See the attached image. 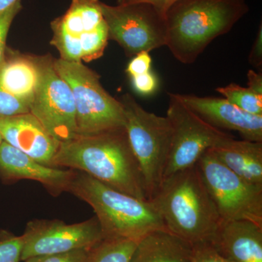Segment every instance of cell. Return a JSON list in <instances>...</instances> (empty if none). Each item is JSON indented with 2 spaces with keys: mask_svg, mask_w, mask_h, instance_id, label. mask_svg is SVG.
Returning <instances> with one entry per match:
<instances>
[{
  "mask_svg": "<svg viewBox=\"0 0 262 262\" xmlns=\"http://www.w3.org/2000/svg\"><path fill=\"white\" fill-rule=\"evenodd\" d=\"M53 167L88 174L98 182L143 201H149L139 164L125 128L81 136L60 144Z\"/></svg>",
  "mask_w": 262,
  "mask_h": 262,
  "instance_id": "cell-1",
  "label": "cell"
},
{
  "mask_svg": "<svg viewBox=\"0 0 262 262\" xmlns=\"http://www.w3.org/2000/svg\"><path fill=\"white\" fill-rule=\"evenodd\" d=\"M149 201L165 228L193 246L211 243L222 222L196 165L164 179Z\"/></svg>",
  "mask_w": 262,
  "mask_h": 262,
  "instance_id": "cell-2",
  "label": "cell"
},
{
  "mask_svg": "<svg viewBox=\"0 0 262 262\" xmlns=\"http://www.w3.org/2000/svg\"><path fill=\"white\" fill-rule=\"evenodd\" d=\"M248 11L245 0H177L165 13L166 46L181 63L190 64Z\"/></svg>",
  "mask_w": 262,
  "mask_h": 262,
  "instance_id": "cell-3",
  "label": "cell"
},
{
  "mask_svg": "<svg viewBox=\"0 0 262 262\" xmlns=\"http://www.w3.org/2000/svg\"><path fill=\"white\" fill-rule=\"evenodd\" d=\"M68 192L92 207L105 239L139 242L153 231L166 229L151 202L117 190L83 172L75 170Z\"/></svg>",
  "mask_w": 262,
  "mask_h": 262,
  "instance_id": "cell-4",
  "label": "cell"
},
{
  "mask_svg": "<svg viewBox=\"0 0 262 262\" xmlns=\"http://www.w3.org/2000/svg\"><path fill=\"white\" fill-rule=\"evenodd\" d=\"M53 65L73 95L76 136L97 135L125 128L121 103L103 89L97 73L81 62L61 58L54 60Z\"/></svg>",
  "mask_w": 262,
  "mask_h": 262,
  "instance_id": "cell-5",
  "label": "cell"
},
{
  "mask_svg": "<svg viewBox=\"0 0 262 262\" xmlns=\"http://www.w3.org/2000/svg\"><path fill=\"white\" fill-rule=\"evenodd\" d=\"M125 118L127 139L144 177L150 201L163 182L173 130L167 117L146 111L130 94L119 99Z\"/></svg>",
  "mask_w": 262,
  "mask_h": 262,
  "instance_id": "cell-6",
  "label": "cell"
},
{
  "mask_svg": "<svg viewBox=\"0 0 262 262\" xmlns=\"http://www.w3.org/2000/svg\"><path fill=\"white\" fill-rule=\"evenodd\" d=\"M51 44L65 61H91L102 56L108 31L99 0H72L70 8L51 24Z\"/></svg>",
  "mask_w": 262,
  "mask_h": 262,
  "instance_id": "cell-7",
  "label": "cell"
},
{
  "mask_svg": "<svg viewBox=\"0 0 262 262\" xmlns=\"http://www.w3.org/2000/svg\"><path fill=\"white\" fill-rule=\"evenodd\" d=\"M196 165L222 222L246 220L262 226V187L234 173L210 149Z\"/></svg>",
  "mask_w": 262,
  "mask_h": 262,
  "instance_id": "cell-8",
  "label": "cell"
},
{
  "mask_svg": "<svg viewBox=\"0 0 262 262\" xmlns=\"http://www.w3.org/2000/svg\"><path fill=\"white\" fill-rule=\"evenodd\" d=\"M168 96L170 101L166 117L173 134L163 179L194 166L208 150L233 138L203 120L175 94L169 93Z\"/></svg>",
  "mask_w": 262,
  "mask_h": 262,
  "instance_id": "cell-9",
  "label": "cell"
},
{
  "mask_svg": "<svg viewBox=\"0 0 262 262\" xmlns=\"http://www.w3.org/2000/svg\"><path fill=\"white\" fill-rule=\"evenodd\" d=\"M108 39L116 41L128 56L166 46L165 18L146 3L112 6L101 2Z\"/></svg>",
  "mask_w": 262,
  "mask_h": 262,
  "instance_id": "cell-10",
  "label": "cell"
},
{
  "mask_svg": "<svg viewBox=\"0 0 262 262\" xmlns=\"http://www.w3.org/2000/svg\"><path fill=\"white\" fill-rule=\"evenodd\" d=\"M36 61L39 82L29 105V113L61 144L76 136L73 95L70 86L55 70L50 58H37Z\"/></svg>",
  "mask_w": 262,
  "mask_h": 262,
  "instance_id": "cell-11",
  "label": "cell"
},
{
  "mask_svg": "<svg viewBox=\"0 0 262 262\" xmlns=\"http://www.w3.org/2000/svg\"><path fill=\"white\" fill-rule=\"evenodd\" d=\"M22 236L21 261L34 256L91 249L105 239L96 217L72 225L59 220L30 221Z\"/></svg>",
  "mask_w": 262,
  "mask_h": 262,
  "instance_id": "cell-12",
  "label": "cell"
},
{
  "mask_svg": "<svg viewBox=\"0 0 262 262\" xmlns=\"http://www.w3.org/2000/svg\"><path fill=\"white\" fill-rule=\"evenodd\" d=\"M175 94L188 108L213 127L237 131L244 140L262 142V115L246 113L225 98Z\"/></svg>",
  "mask_w": 262,
  "mask_h": 262,
  "instance_id": "cell-13",
  "label": "cell"
},
{
  "mask_svg": "<svg viewBox=\"0 0 262 262\" xmlns=\"http://www.w3.org/2000/svg\"><path fill=\"white\" fill-rule=\"evenodd\" d=\"M0 134L5 142L39 163L53 167L60 143L32 114L0 117Z\"/></svg>",
  "mask_w": 262,
  "mask_h": 262,
  "instance_id": "cell-14",
  "label": "cell"
},
{
  "mask_svg": "<svg viewBox=\"0 0 262 262\" xmlns=\"http://www.w3.org/2000/svg\"><path fill=\"white\" fill-rule=\"evenodd\" d=\"M0 173L12 180L36 181L55 194L68 192L75 170L48 166L3 141L0 146Z\"/></svg>",
  "mask_w": 262,
  "mask_h": 262,
  "instance_id": "cell-15",
  "label": "cell"
},
{
  "mask_svg": "<svg viewBox=\"0 0 262 262\" xmlns=\"http://www.w3.org/2000/svg\"><path fill=\"white\" fill-rule=\"evenodd\" d=\"M211 244L230 262H262V226L252 222H222Z\"/></svg>",
  "mask_w": 262,
  "mask_h": 262,
  "instance_id": "cell-16",
  "label": "cell"
},
{
  "mask_svg": "<svg viewBox=\"0 0 262 262\" xmlns=\"http://www.w3.org/2000/svg\"><path fill=\"white\" fill-rule=\"evenodd\" d=\"M210 150L234 173L262 187V142L235 140L233 137Z\"/></svg>",
  "mask_w": 262,
  "mask_h": 262,
  "instance_id": "cell-17",
  "label": "cell"
},
{
  "mask_svg": "<svg viewBox=\"0 0 262 262\" xmlns=\"http://www.w3.org/2000/svg\"><path fill=\"white\" fill-rule=\"evenodd\" d=\"M193 248L168 229H158L137 243L130 262H189Z\"/></svg>",
  "mask_w": 262,
  "mask_h": 262,
  "instance_id": "cell-18",
  "label": "cell"
},
{
  "mask_svg": "<svg viewBox=\"0 0 262 262\" xmlns=\"http://www.w3.org/2000/svg\"><path fill=\"white\" fill-rule=\"evenodd\" d=\"M39 82L36 58L18 56L0 65V88L30 105Z\"/></svg>",
  "mask_w": 262,
  "mask_h": 262,
  "instance_id": "cell-19",
  "label": "cell"
},
{
  "mask_svg": "<svg viewBox=\"0 0 262 262\" xmlns=\"http://www.w3.org/2000/svg\"><path fill=\"white\" fill-rule=\"evenodd\" d=\"M137 243L124 239H103L93 248L91 262H130Z\"/></svg>",
  "mask_w": 262,
  "mask_h": 262,
  "instance_id": "cell-20",
  "label": "cell"
},
{
  "mask_svg": "<svg viewBox=\"0 0 262 262\" xmlns=\"http://www.w3.org/2000/svg\"><path fill=\"white\" fill-rule=\"evenodd\" d=\"M220 94L246 113L253 115H262V96L253 92L249 88L237 84H230L216 89Z\"/></svg>",
  "mask_w": 262,
  "mask_h": 262,
  "instance_id": "cell-21",
  "label": "cell"
},
{
  "mask_svg": "<svg viewBox=\"0 0 262 262\" xmlns=\"http://www.w3.org/2000/svg\"><path fill=\"white\" fill-rule=\"evenodd\" d=\"M23 236L3 232L0 234V262L21 261Z\"/></svg>",
  "mask_w": 262,
  "mask_h": 262,
  "instance_id": "cell-22",
  "label": "cell"
},
{
  "mask_svg": "<svg viewBox=\"0 0 262 262\" xmlns=\"http://www.w3.org/2000/svg\"><path fill=\"white\" fill-rule=\"evenodd\" d=\"M29 113V103L19 99L0 88V117Z\"/></svg>",
  "mask_w": 262,
  "mask_h": 262,
  "instance_id": "cell-23",
  "label": "cell"
},
{
  "mask_svg": "<svg viewBox=\"0 0 262 262\" xmlns=\"http://www.w3.org/2000/svg\"><path fill=\"white\" fill-rule=\"evenodd\" d=\"M93 248L77 249L68 252L34 256L28 258L24 262H91Z\"/></svg>",
  "mask_w": 262,
  "mask_h": 262,
  "instance_id": "cell-24",
  "label": "cell"
},
{
  "mask_svg": "<svg viewBox=\"0 0 262 262\" xmlns=\"http://www.w3.org/2000/svg\"><path fill=\"white\" fill-rule=\"evenodd\" d=\"M21 2L20 0H18L15 4L0 14V65L5 60L7 37H8L10 26L13 23L15 16L21 10Z\"/></svg>",
  "mask_w": 262,
  "mask_h": 262,
  "instance_id": "cell-25",
  "label": "cell"
},
{
  "mask_svg": "<svg viewBox=\"0 0 262 262\" xmlns=\"http://www.w3.org/2000/svg\"><path fill=\"white\" fill-rule=\"evenodd\" d=\"M189 262H230L224 257L211 243L194 245Z\"/></svg>",
  "mask_w": 262,
  "mask_h": 262,
  "instance_id": "cell-26",
  "label": "cell"
},
{
  "mask_svg": "<svg viewBox=\"0 0 262 262\" xmlns=\"http://www.w3.org/2000/svg\"><path fill=\"white\" fill-rule=\"evenodd\" d=\"M131 80L136 92L145 96L153 94L158 87V78L151 72L131 77Z\"/></svg>",
  "mask_w": 262,
  "mask_h": 262,
  "instance_id": "cell-27",
  "label": "cell"
},
{
  "mask_svg": "<svg viewBox=\"0 0 262 262\" xmlns=\"http://www.w3.org/2000/svg\"><path fill=\"white\" fill-rule=\"evenodd\" d=\"M151 58L148 52H141L134 56L127 65L126 72L130 77L150 72Z\"/></svg>",
  "mask_w": 262,
  "mask_h": 262,
  "instance_id": "cell-28",
  "label": "cell"
},
{
  "mask_svg": "<svg viewBox=\"0 0 262 262\" xmlns=\"http://www.w3.org/2000/svg\"><path fill=\"white\" fill-rule=\"evenodd\" d=\"M248 61L256 68H261L262 66V27L260 24L259 28L253 43L252 49L248 57Z\"/></svg>",
  "mask_w": 262,
  "mask_h": 262,
  "instance_id": "cell-29",
  "label": "cell"
},
{
  "mask_svg": "<svg viewBox=\"0 0 262 262\" xmlns=\"http://www.w3.org/2000/svg\"><path fill=\"white\" fill-rule=\"evenodd\" d=\"M177 0H117V5H125L134 4V3H146L151 4L157 10L165 16V13Z\"/></svg>",
  "mask_w": 262,
  "mask_h": 262,
  "instance_id": "cell-30",
  "label": "cell"
},
{
  "mask_svg": "<svg viewBox=\"0 0 262 262\" xmlns=\"http://www.w3.org/2000/svg\"><path fill=\"white\" fill-rule=\"evenodd\" d=\"M248 88L253 92L262 96V74L257 73L253 70L248 72Z\"/></svg>",
  "mask_w": 262,
  "mask_h": 262,
  "instance_id": "cell-31",
  "label": "cell"
},
{
  "mask_svg": "<svg viewBox=\"0 0 262 262\" xmlns=\"http://www.w3.org/2000/svg\"><path fill=\"white\" fill-rule=\"evenodd\" d=\"M17 1L18 0H0V14L15 4Z\"/></svg>",
  "mask_w": 262,
  "mask_h": 262,
  "instance_id": "cell-32",
  "label": "cell"
},
{
  "mask_svg": "<svg viewBox=\"0 0 262 262\" xmlns=\"http://www.w3.org/2000/svg\"><path fill=\"white\" fill-rule=\"evenodd\" d=\"M3 141L4 140H3V136H2V134H0V146H1L2 144H3Z\"/></svg>",
  "mask_w": 262,
  "mask_h": 262,
  "instance_id": "cell-33",
  "label": "cell"
}]
</instances>
